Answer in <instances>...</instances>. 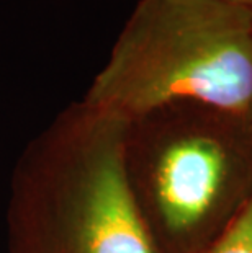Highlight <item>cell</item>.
<instances>
[{"instance_id":"6da1fadb","label":"cell","mask_w":252,"mask_h":253,"mask_svg":"<svg viewBox=\"0 0 252 253\" xmlns=\"http://www.w3.org/2000/svg\"><path fill=\"white\" fill-rule=\"evenodd\" d=\"M130 120L84 98L15 164L7 253H155L125 173Z\"/></svg>"},{"instance_id":"7a4b0ae2","label":"cell","mask_w":252,"mask_h":253,"mask_svg":"<svg viewBox=\"0 0 252 253\" xmlns=\"http://www.w3.org/2000/svg\"><path fill=\"white\" fill-rule=\"evenodd\" d=\"M125 173L155 253H198L252 199V113L180 101L131 118Z\"/></svg>"},{"instance_id":"277c9868","label":"cell","mask_w":252,"mask_h":253,"mask_svg":"<svg viewBox=\"0 0 252 253\" xmlns=\"http://www.w3.org/2000/svg\"><path fill=\"white\" fill-rule=\"evenodd\" d=\"M198 253H252V199L233 224Z\"/></svg>"},{"instance_id":"3957f363","label":"cell","mask_w":252,"mask_h":253,"mask_svg":"<svg viewBox=\"0 0 252 253\" xmlns=\"http://www.w3.org/2000/svg\"><path fill=\"white\" fill-rule=\"evenodd\" d=\"M84 100L128 120L180 101L252 113V10L139 0Z\"/></svg>"},{"instance_id":"5b68a950","label":"cell","mask_w":252,"mask_h":253,"mask_svg":"<svg viewBox=\"0 0 252 253\" xmlns=\"http://www.w3.org/2000/svg\"><path fill=\"white\" fill-rule=\"evenodd\" d=\"M224 2L234 3V5H241V7L251 8L252 10V0H224Z\"/></svg>"}]
</instances>
